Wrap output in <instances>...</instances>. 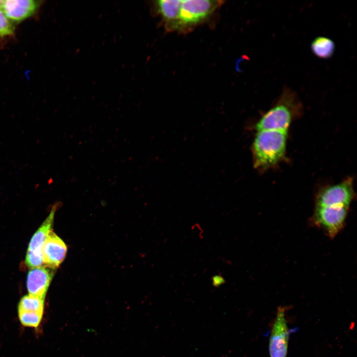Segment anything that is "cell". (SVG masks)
<instances>
[{
  "mask_svg": "<svg viewBox=\"0 0 357 357\" xmlns=\"http://www.w3.org/2000/svg\"><path fill=\"white\" fill-rule=\"evenodd\" d=\"M59 203L53 205L50 214L42 224L32 236L27 249V253L42 257V247L49 233L52 231L54 217Z\"/></svg>",
  "mask_w": 357,
  "mask_h": 357,
  "instance_id": "30bf717a",
  "label": "cell"
},
{
  "mask_svg": "<svg viewBox=\"0 0 357 357\" xmlns=\"http://www.w3.org/2000/svg\"><path fill=\"white\" fill-rule=\"evenodd\" d=\"M313 54L318 58L327 59L334 54L335 45L331 39L324 36L316 37L310 45Z\"/></svg>",
  "mask_w": 357,
  "mask_h": 357,
  "instance_id": "7c38bea8",
  "label": "cell"
},
{
  "mask_svg": "<svg viewBox=\"0 0 357 357\" xmlns=\"http://www.w3.org/2000/svg\"><path fill=\"white\" fill-rule=\"evenodd\" d=\"M288 130L257 131L251 149L254 168L268 170L285 157Z\"/></svg>",
  "mask_w": 357,
  "mask_h": 357,
  "instance_id": "6da1fadb",
  "label": "cell"
},
{
  "mask_svg": "<svg viewBox=\"0 0 357 357\" xmlns=\"http://www.w3.org/2000/svg\"><path fill=\"white\" fill-rule=\"evenodd\" d=\"M3 1V0H0V9H1L2 8Z\"/></svg>",
  "mask_w": 357,
  "mask_h": 357,
  "instance_id": "e0dca14e",
  "label": "cell"
},
{
  "mask_svg": "<svg viewBox=\"0 0 357 357\" xmlns=\"http://www.w3.org/2000/svg\"><path fill=\"white\" fill-rule=\"evenodd\" d=\"M223 1L210 0H181L178 28L194 25L205 20Z\"/></svg>",
  "mask_w": 357,
  "mask_h": 357,
  "instance_id": "5b68a950",
  "label": "cell"
},
{
  "mask_svg": "<svg viewBox=\"0 0 357 357\" xmlns=\"http://www.w3.org/2000/svg\"><path fill=\"white\" fill-rule=\"evenodd\" d=\"M181 0H160L154 1L155 11L160 14L167 30L178 29L179 13Z\"/></svg>",
  "mask_w": 357,
  "mask_h": 357,
  "instance_id": "8fae6325",
  "label": "cell"
},
{
  "mask_svg": "<svg viewBox=\"0 0 357 357\" xmlns=\"http://www.w3.org/2000/svg\"><path fill=\"white\" fill-rule=\"evenodd\" d=\"M285 311V307L279 306L278 308L270 336V357H286L287 354L290 331Z\"/></svg>",
  "mask_w": 357,
  "mask_h": 357,
  "instance_id": "8992f818",
  "label": "cell"
},
{
  "mask_svg": "<svg viewBox=\"0 0 357 357\" xmlns=\"http://www.w3.org/2000/svg\"><path fill=\"white\" fill-rule=\"evenodd\" d=\"M302 104L297 93L284 87L277 102L257 122V131L288 130L290 123L302 112Z\"/></svg>",
  "mask_w": 357,
  "mask_h": 357,
  "instance_id": "7a4b0ae2",
  "label": "cell"
},
{
  "mask_svg": "<svg viewBox=\"0 0 357 357\" xmlns=\"http://www.w3.org/2000/svg\"><path fill=\"white\" fill-rule=\"evenodd\" d=\"M18 310L44 314V299L30 295H25L20 299L18 304Z\"/></svg>",
  "mask_w": 357,
  "mask_h": 357,
  "instance_id": "4fadbf2b",
  "label": "cell"
},
{
  "mask_svg": "<svg viewBox=\"0 0 357 357\" xmlns=\"http://www.w3.org/2000/svg\"><path fill=\"white\" fill-rule=\"evenodd\" d=\"M355 197L353 180L348 178L340 183L320 190L315 197V207H349Z\"/></svg>",
  "mask_w": 357,
  "mask_h": 357,
  "instance_id": "277c9868",
  "label": "cell"
},
{
  "mask_svg": "<svg viewBox=\"0 0 357 357\" xmlns=\"http://www.w3.org/2000/svg\"><path fill=\"white\" fill-rule=\"evenodd\" d=\"M40 5V1L34 0H3L2 10L11 21L20 22L33 15Z\"/></svg>",
  "mask_w": 357,
  "mask_h": 357,
  "instance_id": "9c48e42d",
  "label": "cell"
},
{
  "mask_svg": "<svg viewBox=\"0 0 357 357\" xmlns=\"http://www.w3.org/2000/svg\"><path fill=\"white\" fill-rule=\"evenodd\" d=\"M55 270L45 266L31 269L28 273L26 280L29 295L45 299Z\"/></svg>",
  "mask_w": 357,
  "mask_h": 357,
  "instance_id": "ba28073f",
  "label": "cell"
},
{
  "mask_svg": "<svg viewBox=\"0 0 357 357\" xmlns=\"http://www.w3.org/2000/svg\"><path fill=\"white\" fill-rule=\"evenodd\" d=\"M43 314L36 312L18 310V318L21 324L28 327H38L42 320Z\"/></svg>",
  "mask_w": 357,
  "mask_h": 357,
  "instance_id": "5bb4252c",
  "label": "cell"
},
{
  "mask_svg": "<svg viewBox=\"0 0 357 357\" xmlns=\"http://www.w3.org/2000/svg\"><path fill=\"white\" fill-rule=\"evenodd\" d=\"M349 210L345 206L315 207L310 223L333 238L344 227Z\"/></svg>",
  "mask_w": 357,
  "mask_h": 357,
  "instance_id": "3957f363",
  "label": "cell"
},
{
  "mask_svg": "<svg viewBox=\"0 0 357 357\" xmlns=\"http://www.w3.org/2000/svg\"><path fill=\"white\" fill-rule=\"evenodd\" d=\"M225 282L224 278L220 275H214L212 278V283L214 287H218Z\"/></svg>",
  "mask_w": 357,
  "mask_h": 357,
  "instance_id": "2e32d148",
  "label": "cell"
},
{
  "mask_svg": "<svg viewBox=\"0 0 357 357\" xmlns=\"http://www.w3.org/2000/svg\"><path fill=\"white\" fill-rule=\"evenodd\" d=\"M14 27L11 21L6 17L2 9H0V37L5 38L12 36Z\"/></svg>",
  "mask_w": 357,
  "mask_h": 357,
  "instance_id": "9a60e30c",
  "label": "cell"
},
{
  "mask_svg": "<svg viewBox=\"0 0 357 357\" xmlns=\"http://www.w3.org/2000/svg\"><path fill=\"white\" fill-rule=\"evenodd\" d=\"M67 250L64 242L51 231L42 247L44 266L56 269L64 259Z\"/></svg>",
  "mask_w": 357,
  "mask_h": 357,
  "instance_id": "52a82bcc",
  "label": "cell"
}]
</instances>
